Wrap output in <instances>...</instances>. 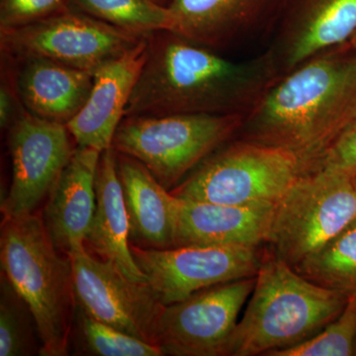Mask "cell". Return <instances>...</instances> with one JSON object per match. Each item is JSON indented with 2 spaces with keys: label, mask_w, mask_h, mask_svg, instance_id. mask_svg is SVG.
Instances as JSON below:
<instances>
[{
  "label": "cell",
  "mask_w": 356,
  "mask_h": 356,
  "mask_svg": "<svg viewBox=\"0 0 356 356\" xmlns=\"http://www.w3.org/2000/svg\"><path fill=\"white\" fill-rule=\"evenodd\" d=\"M275 204L229 205L177 197L175 245L259 248L267 243Z\"/></svg>",
  "instance_id": "9a60e30c"
},
{
  "label": "cell",
  "mask_w": 356,
  "mask_h": 356,
  "mask_svg": "<svg viewBox=\"0 0 356 356\" xmlns=\"http://www.w3.org/2000/svg\"><path fill=\"white\" fill-rule=\"evenodd\" d=\"M13 99L9 89L1 86L0 89V125L6 128L13 123Z\"/></svg>",
  "instance_id": "83f0119b"
},
{
  "label": "cell",
  "mask_w": 356,
  "mask_h": 356,
  "mask_svg": "<svg viewBox=\"0 0 356 356\" xmlns=\"http://www.w3.org/2000/svg\"><path fill=\"white\" fill-rule=\"evenodd\" d=\"M355 337L356 297H350L341 315L315 337L269 356H353Z\"/></svg>",
  "instance_id": "d4e9b609"
},
{
  "label": "cell",
  "mask_w": 356,
  "mask_h": 356,
  "mask_svg": "<svg viewBox=\"0 0 356 356\" xmlns=\"http://www.w3.org/2000/svg\"><path fill=\"white\" fill-rule=\"evenodd\" d=\"M134 259L163 305L194 293L259 273V248L231 245H184L156 250L131 243Z\"/></svg>",
  "instance_id": "30bf717a"
},
{
  "label": "cell",
  "mask_w": 356,
  "mask_h": 356,
  "mask_svg": "<svg viewBox=\"0 0 356 356\" xmlns=\"http://www.w3.org/2000/svg\"><path fill=\"white\" fill-rule=\"evenodd\" d=\"M269 0H172L175 34L203 47L226 44L250 30Z\"/></svg>",
  "instance_id": "ffe728a7"
},
{
  "label": "cell",
  "mask_w": 356,
  "mask_h": 356,
  "mask_svg": "<svg viewBox=\"0 0 356 356\" xmlns=\"http://www.w3.org/2000/svg\"><path fill=\"white\" fill-rule=\"evenodd\" d=\"M149 43L125 117L247 115L281 76L267 53L232 62L168 31L149 35Z\"/></svg>",
  "instance_id": "7a4b0ae2"
},
{
  "label": "cell",
  "mask_w": 356,
  "mask_h": 356,
  "mask_svg": "<svg viewBox=\"0 0 356 356\" xmlns=\"http://www.w3.org/2000/svg\"><path fill=\"white\" fill-rule=\"evenodd\" d=\"M324 168L353 178L356 175V119L348 126L318 161ZM314 168V170H316Z\"/></svg>",
  "instance_id": "4316f807"
},
{
  "label": "cell",
  "mask_w": 356,
  "mask_h": 356,
  "mask_svg": "<svg viewBox=\"0 0 356 356\" xmlns=\"http://www.w3.org/2000/svg\"><path fill=\"white\" fill-rule=\"evenodd\" d=\"M348 43H350L351 48L356 51V31L355 32V34L353 35V37H351Z\"/></svg>",
  "instance_id": "f1b7e54d"
},
{
  "label": "cell",
  "mask_w": 356,
  "mask_h": 356,
  "mask_svg": "<svg viewBox=\"0 0 356 356\" xmlns=\"http://www.w3.org/2000/svg\"><path fill=\"white\" fill-rule=\"evenodd\" d=\"M69 257L77 305L96 320L156 346V325L165 305L149 283L129 280L86 248Z\"/></svg>",
  "instance_id": "8fae6325"
},
{
  "label": "cell",
  "mask_w": 356,
  "mask_h": 356,
  "mask_svg": "<svg viewBox=\"0 0 356 356\" xmlns=\"http://www.w3.org/2000/svg\"><path fill=\"white\" fill-rule=\"evenodd\" d=\"M353 356H356V337L355 339V344H353Z\"/></svg>",
  "instance_id": "f546056e"
},
{
  "label": "cell",
  "mask_w": 356,
  "mask_h": 356,
  "mask_svg": "<svg viewBox=\"0 0 356 356\" xmlns=\"http://www.w3.org/2000/svg\"><path fill=\"white\" fill-rule=\"evenodd\" d=\"M41 339L31 309L8 278L0 275V356L41 355Z\"/></svg>",
  "instance_id": "603a6c76"
},
{
  "label": "cell",
  "mask_w": 356,
  "mask_h": 356,
  "mask_svg": "<svg viewBox=\"0 0 356 356\" xmlns=\"http://www.w3.org/2000/svg\"><path fill=\"white\" fill-rule=\"evenodd\" d=\"M0 264L1 273L31 309L41 355H69L76 310L72 264L51 243L41 214L3 217Z\"/></svg>",
  "instance_id": "277c9868"
},
{
  "label": "cell",
  "mask_w": 356,
  "mask_h": 356,
  "mask_svg": "<svg viewBox=\"0 0 356 356\" xmlns=\"http://www.w3.org/2000/svg\"><path fill=\"white\" fill-rule=\"evenodd\" d=\"M156 1H158V2H159V1H161V0H156Z\"/></svg>",
  "instance_id": "1f68e13d"
},
{
  "label": "cell",
  "mask_w": 356,
  "mask_h": 356,
  "mask_svg": "<svg viewBox=\"0 0 356 356\" xmlns=\"http://www.w3.org/2000/svg\"><path fill=\"white\" fill-rule=\"evenodd\" d=\"M70 8L142 36L175 31L170 7L156 0H70Z\"/></svg>",
  "instance_id": "7402d4cb"
},
{
  "label": "cell",
  "mask_w": 356,
  "mask_h": 356,
  "mask_svg": "<svg viewBox=\"0 0 356 356\" xmlns=\"http://www.w3.org/2000/svg\"><path fill=\"white\" fill-rule=\"evenodd\" d=\"M294 269L312 282L348 299L356 297V220Z\"/></svg>",
  "instance_id": "44dd1931"
},
{
  "label": "cell",
  "mask_w": 356,
  "mask_h": 356,
  "mask_svg": "<svg viewBox=\"0 0 356 356\" xmlns=\"http://www.w3.org/2000/svg\"><path fill=\"white\" fill-rule=\"evenodd\" d=\"M70 8V0H0V30L37 22Z\"/></svg>",
  "instance_id": "484cf974"
},
{
  "label": "cell",
  "mask_w": 356,
  "mask_h": 356,
  "mask_svg": "<svg viewBox=\"0 0 356 356\" xmlns=\"http://www.w3.org/2000/svg\"><path fill=\"white\" fill-rule=\"evenodd\" d=\"M245 115L125 117L112 147L140 161L168 191L235 137Z\"/></svg>",
  "instance_id": "5b68a950"
},
{
  "label": "cell",
  "mask_w": 356,
  "mask_h": 356,
  "mask_svg": "<svg viewBox=\"0 0 356 356\" xmlns=\"http://www.w3.org/2000/svg\"><path fill=\"white\" fill-rule=\"evenodd\" d=\"M16 89L30 113L57 123H67L88 102L93 74L48 60H23Z\"/></svg>",
  "instance_id": "d6986e66"
},
{
  "label": "cell",
  "mask_w": 356,
  "mask_h": 356,
  "mask_svg": "<svg viewBox=\"0 0 356 356\" xmlns=\"http://www.w3.org/2000/svg\"><path fill=\"white\" fill-rule=\"evenodd\" d=\"M65 124L40 118L29 111L9 129L8 147L13 177L1 202L3 217L33 214L48 198L76 147Z\"/></svg>",
  "instance_id": "7c38bea8"
},
{
  "label": "cell",
  "mask_w": 356,
  "mask_h": 356,
  "mask_svg": "<svg viewBox=\"0 0 356 356\" xmlns=\"http://www.w3.org/2000/svg\"><path fill=\"white\" fill-rule=\"evenodd\" d=\"M250 297L226 356H269L303 343L336 320L348 300L307 280L269 252Z\"/></svg>",
  "instance_id": "3957f363"
},
{
  "label": "cell",
  "mask_w": 356,
  "mask_h": 356,
  "mask_svg": "<svg viewBox=\"0 0 356 356\" xmlns=\"http://www.w3.org/2000/svg\"><path fill=\"white\" fill-rule=\"evenodd\" d=\"M144 37L70 8L31 24L2 29L0 41L2 51L16 60L48 58L95 74Z\"/></svg>",
  "instance_id": "ba28073f"
},
{
  "label": "cell",
  "mask_w": 356,
  "mask_h": 356,
  "mask_svg": "<svg viewBox=\"0 0 356 356\" xmlns=\"http://www.w3.org/2000/svg\"><path fill=\"white\" fill-rule=\"evenodd\" d=\"M151 35V34H149ZM93 74L88 102L67 124L77 146L102 152L112 147L115 133L149 55V36Z\"/></svg>",
  "instance_id": "5bb4252c"
},
{
  "label": "cell",
  "mask_w": 356,
  "mask_h": 356,
  "mask_svg": "<svg viewBox=\"0 0 356 356\" xmlns=\"http://www.w3.org/2000/svg\"><path fill=\"white\" fill-rule=\"evenodd\" d=\"M77 355L95 356H163L159 346L96 320L76 304L72 339Z\"/></svg>",
  "instance_id": "cb8c5ba5"
},
{
  "label": "cell",
  "mask_w": 356,
  "mask_h": 356,
  "mask_svg": "<svg viewBox=\"0 0 356 356\" xmlns=\"http://www.w3.org/2000/svg\"><path fill=\"white\" fill-rule=\"evenodd\" d=\"M96 208L86 248L98 259L113 264L129 280L146 282L131 252L130 222L118 170L116 151L100 156L95 178Z\"/></svg>",
  "instance_id": "e0dca14e"
},
{
  "label": "cell",
  "mask_w": 356,
  "mask_h": 356,
  "mask_svg": "<svg viewBox=\"0 0 356 356\" xmlns=\"http://www.w3.org/2000/svg\"><path fill=\"white\" fill-rule=\"evenodd\" d=\"M353 185H355V187L356 189V175H355V177H353Z\"/></svg>",
  "instance_id": "4dcf8cb0"
},
{
  "label": "cell",
  "mask_w": 356,
  "mask_h": 356,
  "mask_svg": "<svg viewBox=\"0 0 356 356\" xmlns=\"http://www.w3.org/2000/svg\"><path fill=\"white\" fill-rule=\"evenodd\" d=\"M305 172L291 152L238 139L204 159L170 192L196 202L276 204Z\"/></svg>",
  "instance_id": "8992f818"
},
{
  "label": "cell",
  "mask_w": 356,
  "mask_h": 356,
  "mask_svg": "<svg viewBox=\"0 0 356 356\" xmlns=\"http://www.w3.org/2000/svg\"><path fill=\"white\" fill-rule=\"evenodd\" d=\"M355 119L356 51L346 43L281 76L236 136L291 152L308 172Z\"/></svg>",
  "instance_id": "6da1fadb"
},
{
  "label": "cell",
  "mask_w": 356,
  "mask_h": 356,
  "mask_svg": "<svg viewBox=\"0 0 356 356\" xmlns=\"http://www.w3.org/2000/svg\"><path fill=\"white\" fill-rule=\"evenodd\" d=\"M355 220L353 178L316 168L302 175L275 204L268 252L295 268Z\"/></svg>",
  "instance_id": "52a82bcc"
},
{
  "label": "cell",
  "mask_w": 356,
  "mask_h": 356,
  "mask_svg": "<svg viewBox=\"0 0 356 356\" xmlns=\"http://www.w3.org/2000/svg\"><path fill=\"white\" fill-rule=\"evenodd\" d=\"M255 281L257 276L215 285L165 306L156 331L163 355L226 356Z\"/></svg>",
  "instance_id": "9c48e42d"
},
{
  "label": "cell",
  "mask_w": 356,
  "mask_h": 356,
  "mask_svg": "<svg viewBox=\"0 0 356 356\" xmlns=\"http://www.w3.org/2000/svg\"><path fill=\"white\" fill-rule=\"evenodd\" d=\"M102 152L77 146L41 213L47 234L63 254L86 248L96 208L95 178Z\"/></svg>",
  "instance_id": "2e32d148"
},
{
  "label": "cell",
  "mask_w": 356,
  "mask_h": 356,
  "mask_svg": "<svg viewBox=\"0 0 356 356\" xmlns=\"http://www.w3.org/2000/svg\"><path fill=\"white\" fill-rule=\"evenodd\" d=\"M116 156L131 243L156 250L173 248L177 197L138 159L117 152Z\"/></svg>",
  "instance_id": "ac0fdd59"
},
{
  "label": "cell",
  "mask_w": 356,
  "mask_h": 356,
  "mask_svg": "<svg viewBox=\"0 0 356 356\" xmlns=\"http://www.w3.org/2000/svg\"><path fill=\"white\" fill-rule=\"evenodd\" d=\"M355 31L356 0H289L267 54L283 76L314 56L348 43Z\"/></svg>",
  "instance_id": "4fadbf2b"
}]
</instances>
